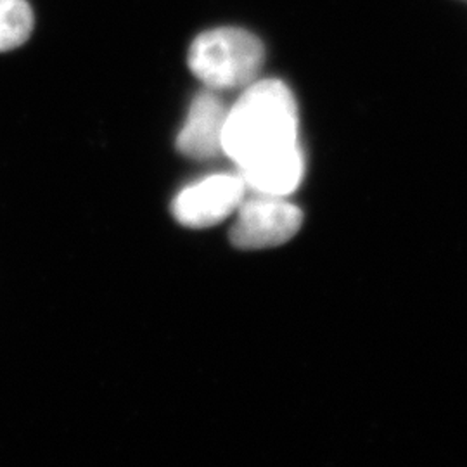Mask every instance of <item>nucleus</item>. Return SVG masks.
I'll use <instances>...</instances> for the list:
<instances>
[{
    "mask_svg": "<svg viewBox=\"0 0 467 467\" xmlns=\"http://www.w3.org/2000/svg\"><path fill=\"white\" fill-rule=\"evenodd\" d=\"M298 146V106L289 87L268 78L243 88L227 113L223 154L241 170Z\"/></svg>",
    "mask_w": 467,
    "mask_h": 467,
    "instance_id": "f257e3e1",
    "label": "nucleus"
},
{
    "mask_svg": "<svg viewBox=\"0 0 467 467\" xmlns=\"http://www.w3.org/2000/svg\"><path fill=\"white\" fill-rule=\"evenodd\" d=\"M303 223L300 208L281 196L246 194L235 212L231 243L239 250H268L291 241Z\"/></svg>",
    "mask_w": 467,
    "mask_h": 467,
    "instance_id": "7ed1b4c3",
    "label": "nucleus"
},
{
    "mask_svg": "<svg viewBox=\"0 0 467 467\" xmlns=\"http://www.w3.org/2000/svg\"><path fill=\"white\" fill-rule=\"evenodd\" d=\"M265 49L256 35L241 28L204 32L189 49V67L210 90L246 88L256 82Z\"/></svg>",
    "mask_w": 467,
    "mask_h": 467,
    "instance_id": "f03ea898",
    "label": "nucleus"
},
{
    "mask_svg": "<svg viewBox=\"0 0 467 467\" xmlns=\"http://www.w3.org/2000/svg\"><path fill=\"white\" fill-rule=\"evenodd\" d=\"M229 109L215 90L198 94L177 135V150L191 160H212L223 154V130Z\"/></svg>",
    "mask_w": 467,
    "mask_h": 467,
    "instance_id": "39448f33",
    "label": "nucleus"
},
{
    "mask_svg": "<svg viewBox=\"0 0 467 467\" xmlns=\"http://www.w3.org/2000/svg\"><path fill=\"white\" fill-rule=\"evenodd\" d=\"M246 194L248 187L241 175H210L184 187L171 202V213L184 227H213L235 213Z\"/></svg>",
    "mask_w": 467,
    "mask_h": 467,
    "instance_id": "20e7f679",
    "label": "nucleus"
},
{
    "mask_svg": "<svg viewBox=\"0 0 467 467\" xmlns=\"http://www.w3.org/2000/svg\"><path fill=\"white\" fill-rule=\"evenodd\" d=\"M303 173L305 158L301 146L239 170V175L243 177L248 191L281 198L293 194L298 189Z\"/></svg>",
    "mask_w": 467,
    "mask_h": 467,
    "instance_id": "423d86ee",
    "label": "nucleus"
},
{
    "mask_svg": "<svg viewBox=\"0 0 467 467\" xmlns=\"http://www.w3.org/2000/svg\"><path fill=\"white\" fill-rule=\"evenodd\" d=\"M34 30V11L26 0H0V52L17 49Z\"/></svg>",
    "mask_w": 467,
    "mask_h": 467,
    "instance_id": "0eeeda50",
    "label": "nucleus"
}]
</instances>
